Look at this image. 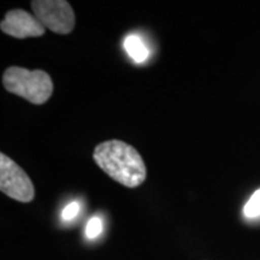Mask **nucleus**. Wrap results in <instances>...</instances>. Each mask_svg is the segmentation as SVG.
Returning <instances> with one entry per match:
<instances>
[{
	"instance_id": "1",
	"label": "nucleus",
	"mask_w": 260,
	"mask_h": 260,
	"mask_svg": "<svg viewBox=\"0 0 260 260\" xmlns=\"http://www.w3.org/2000/svg\"><path fill=\"white\" fill-rule=\"evenodd\" d=\"M93 159L112 180L128 188L141 186L147 176L145 161L139 152L121 140H107L98 145Z\"/></svg>"
},
{
	"instance_id": "2",
	"label": "nucleus",
	"mask_w": 260,
	"mask_h": 260,
	"mask_svg": "<svg viewBox=\"0 0 260 260\" xmlns=\"http://www.w3.org/2000/svg\"><path fill=\"white\" fill-rule=\"evenodd\" d=\"M3 86L9 93L24 98L34 105H42L53 93L51 76L44 70L10 67L3 75Z\"/></svg>"
},
{
	"instance_id": "3",
	"label": "nucleus",
	"mask_w": 260,
	"mask_h": 260,
	"mask_svg": "<svg viewBox=\"0 0 260 260\" xmlns=\"http://www.w3.org/2000/svg\"><path fill=\"white\" fill-rule=\"evenodd\" d=\"M0 190L21 203H30L35 197L30 177L5 153H0Z\"/></svg>"
},
{
	"instance_id": "4",
	"label": "nucleus",
	"mask_w": 260,
	"mask_h": 260,
	"mask_svg": "<svg viewBox=\"0 0 260 260\" xmlns=\"http://www.w3.org/2000/svg\"><path fill=\"white\" fill-rule=\"evenodd\" d=\"M31 10L45 28L57 34H69L75 28V12L65 0H34Z\"/></svg>"
},
{
	"instance_id": "5",
	"label": "nucleus",
	"mask_w": 260,
	"mask_h": 260,
	"mask_svg": "<svg viewBox=\"0 0 260 260\" xmlns=\"http://www.w3.org/2000/svg\"><path fill=\"white\" fill-rule=\"evenodd\" d=\"M3 32L16 39L39 38L45 34V28L37 16L21 9H15L5 15L0 23Z\"/></svg>"
},
{
	"instance_id": "6",
	"label": "nucleus",
	"mask_w": 260,
	"mask_h": 260,
	"mask_svg": "<svg viewBox=\"0 0 260 260\" xmlns=\"http://www.w3.org/2000/svg\"><path fill=\"white\" fill-rule=\"evenodd\" d=\"M123 46H124L128 56L138 64L144 63L149 56L148 48L146 47L145 42L138 35H128L124 39Z\"/></svg>"
},
{
	"instance_id": "7",
	"label": "nucleus",
	"mask_w": 260,
	"mask_h": 260,
	"mask_svg": "<svg viewBox=\"0 0 260 260\" xmlns=\"http://www.w3.org/2000/svg\"><path fill=\"white\" fill-rule=\"evenodd\" d=\"M243 213L247 218H256L260 217V189L253 193L251 199L247 201L243 209Z\"/></svg>"
},
{
	"instance_id": "8",
	"label": "nucleus",
	"mask_w": 260,
	"mask_h": 260,
	"mask_svg": "<svg viewBox=\"0 0 260 260\" xmlns=\"http://www.w3.org/2000/svg\"><path fill=\"white\" fill-rule=\"evenodd\" d=\"M103 233V220L99 217H93L88 220L86 226V236L88 239H95Z\"/></svg>"
},
{
	"instance_id": "9",
	"label": "nucleus",
	"mask_w": 260,
	"mask_h": 260,
	"mask_svg": "<svg viewBox=\"0 0 260 260\" xmlns=\"http://www.w3.org/2000/svg\"><path fill=\"white\" fill-rule=\"evenodd\" d=\"M80 212V204L74 201V203H70L69 205H67V207L63 210L61 212V219L63 220H73L75 217L77 216Z\"/></svg>"
}]
</instances>
